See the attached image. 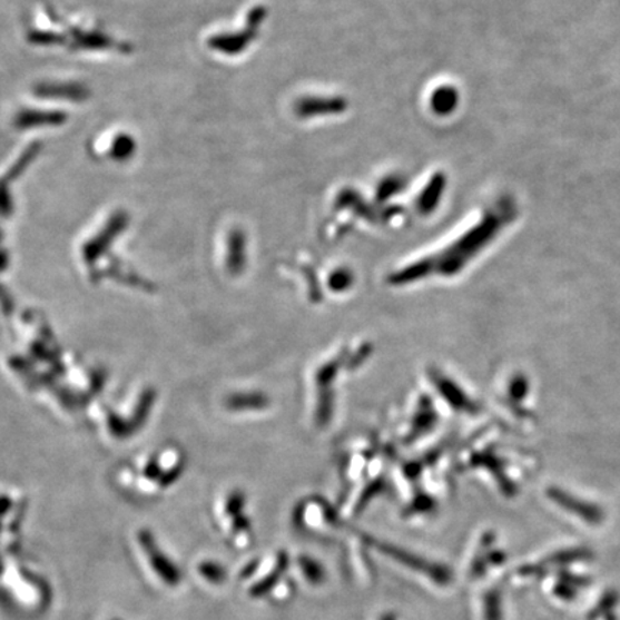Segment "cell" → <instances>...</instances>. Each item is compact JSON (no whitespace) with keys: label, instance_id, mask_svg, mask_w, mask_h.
<instances>
[{"label":"cell","instance_id":"obj_2","mask_svg":"<svg viewBox=\"0 0 620 620\" xmlns=\"http://www.w3.org/2000/svg\"><path fill=\"white\" fill-rule=\"evenodd\" d=\"M198 572L211 583H220L226 579V570L223 569L220 564L213 562L201 563L200 568H198Z\"/></svg>","mask_w":620,"mask_h":620},{"label":"cell","instance_id":"obj_1","mask_svg":"<svg viewBox=\"0 0 620 620\" xmlns=\"http://www.w3.org/2000/svg\"><path fill=\"white\" fill-rule=\"evenodd\" d=\"M140 542L144 552H146L148 559H150V564L152 569L156 570L158 578L163 579L168 587H177L181 580L180 570L177 569L176 564L173 563L167 555H164L160 550H158L152 535L150 533L142 532L140 534Z\"/></svg>","mask_w":620,"mask_h":620}]
</instances>
